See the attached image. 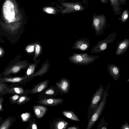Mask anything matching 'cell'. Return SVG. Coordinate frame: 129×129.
<instances>
[{
    "label": "cell",
    "mask_w": 129,
    "mask_h": 129,
    "mask_svg": "<svg viewBox=\"0 0 129 129\" xmlns=\"http://www.w3.org/2000/svg\"><path fill=\"white\" fill-rule=\"evenodd\" d=\"M101 2L103 4H106L108 2L109 0H100Z\"/></svg>",
    "instance_id": "obj_40"
},
{
    "label": "cell",
    "mask_w": 129,
    "mask_h": 129,
    "mask_svg": "<svg viewBox=\"0 0 129 129\" xmlns=\"http://www.w3.org/2000/svg\"><path fill=\"white\" fill-rule=\"evenodd\" d=\"M68 124V123L63 120L57 121L55 125V129H62L65 128Z\"/></svg>",
    "instance_id": "obj_18"
},
{
    "label": "cell",
    "mask_w": 129,
    "mask_h": 129,
    "mask_svg": "<svg viewBox=\"0 0 129 129\" xmlns=\"http://www.w3.org/2000/svg\"><path fill=\"white\" fill-rule=\"evenodd\" d=\"M120 4L122 6L125 5L126 2V0H119Z\"/></svg>",
    "instance_id": "obj_32"
},
{
    "label": "cell",
    "mask_w": 129,
    "mask_h": 129,
    "mask_svg": "<svg viewBox=\"0 0 129 129\" xmlns=\"http://www.w3.org/2000/svg\"><path fill=\"white\" fill-rule=\"evenodd\" d=\"M33 109L36 116L39 118L42 117L47 110V109L45 107L41 106H34Z\"/></svg>",
    "instance_id": "obj_9"
},
{
    "label": "cell",
    "mask_w": 129,
    "mask_h": 129,
    "mask_svg": "<svg viewBox=\"0 0 129 129\" xmlns=\"http://www.w3.org/2000/svg\"><path fill=\"white\" fill-rule=\"evenodd\" d=\"M28 78V77H5L0 79V82L10 83H18Z\"/></svg>",
    "instance_id": "obj_12"
},
{
    "label": "cell",
    "mask_w": 129,
    "mask_h": 129,
    "mask_svg": "<svg viewBox=\"0 0 129 129\" xmlns=\"http://www.w3.org/2000/svg\"><path fill=\"white\" fill-rule=\"evenodd\" d=\"M129 17V11L127 9H125L122 12L120 16V18L122 22H125L128 18Z\"/></svg>",
    "instance_id": "obj_20"
},
{
    "label": "cell",
    "mask_w": 129,
    "mask_h": 129,
    "mask_svg": "<svg viewBox=\"0 0 129 129\" xmlns=\"http://www.w3.org/2000/svg\"><path fill=\"white\" fill-rule=\"evenodd\" d=\"M22 24V21L17 23L6 24L4 23L3 27L7 30L11 32H14L19 29Z\"/></svg>",
    "instance_id": "obj_13"
},
{
    "label": "cell",
    "mask_w": 129,
    "mask_h": 129,
    "mask_svg": "<svg viewBox=\"0 0 129 129\" xmlns=\"http://www.w3.org/2000/svg\"><path fill=\"white\" fill-rule=\"evenodd\" d=\"M3 101V99L0 98V111H2L3 110L2 103Z\"/></svg>",
    "instance_id": "obj_33"
},
{
    "label": "cell",
    "mask_w": 129,
    "mask_h": 129,
    "mask_svg": "<svg viewBox=\"0 0 129 129\" xmlns=\"http://www.w3.org/2000/svg\"><path fill=\"white\" fill-rule=\"evenodd\" d=\"M4 51L2 48L0 47V57L2 56L4 54Z\"/></svg>",
    "instance_id": "obj_34"
},
{
    "label": "cell",
    "mask_w": 129,
    "mask_h": 129,
    "mask_svg": "<svg viewBox=\"0 0 129 129\" xmlns=\"http://www.w3.org/2000/svg\"><path fill=\"white\" fill-rule=\"evenodd\" d=\"M113 75H114V79L115 80V75H116V77L117 78L118 76H117V75H118L119 71L118 70L117 68L116 67H114L113 69ZM118 79V78H117Z\"/></svg>",
    "instance_id": "obj_28"
},
{
    "label": "cell",
    "mask_w": 129,
    "mask_h": 129,
    "mask_svg": "<svg viewBox=\"0 0 129 129\" xmlns=\"http://www.w3.org/2000/svg\"><path fill=\"white\" fill-rule=\"evenodd\" d=\"M104 91L103 86L100 85V87L95 91L91 98L90 107L91 109L94 110L93 112L97 107L98 103L101 99Z\"/></svg>",
    "instance_id": "obj_5"
},
{
    "label": "cell",
    "mask_w": 129,
    "mask_h": 129,
    "mask_svg": "<svg viewBox=\"0 0 129 129\" xmlns=\"http://www.w3.org/2000/svg\"><path fill=\"white\" fill-rule=\"evenodd\" d=\"M79 128V127H77V126H70L67 128L68 129H78Z\"/></svg>",
    "instance_id": "obj_38"
},
{
    "label": "cell",
    "mask_w": 129,
    "mask_h": 129,
    "mask_svg": "<svg viewBox=\"0 0 129 129\" xmlns=\"http://www.w3.org/2000/svg\"><path fill=\"white\" fill-rule=\"evenodd\" d=\"M114 13L119 15L121 12V8L119 0H109Z\"/></svg>",
    "instance_id": "obj_8"
},
{
    "label": "cell",
    "mask_w": 129,
    "mask_h": 129,
    "mask_svg": "<svg viewBox=\"0 0 129 129\" xmlns=\"http://www.w3.org/2000/svg\"><path fill=\"white\" fill-rule=\"evenodd\" d=\"M30 116V113L26 112L22 114L21 115V117L23 121H26L28 120Z\"/></svg>",
    "instance_id": "obj_24"
},
{
    "label": "cell",
    "mask_w": 129,
    "mask_h": 129,
    "mask_svg": "<svg viewBox=\"0 0 129 129\" xmlns=\"http://www.w3.org/2000/svg\"><path fill=\"white\" fill-rule=\"evenodd\" d=\"M87 47V46L86 45L83 44L80 47V49L82 50H84L86 49Z\"/></svg>",
    "instance_id": "obj_35"
},
{
    "label": "cell",
    "mask_w": 129,
    "mask_h": 129,
    "mask_svg": "<svg viewBox=\"0 0 129 129\" xmlns=\"http://www.w3.org/2000/svg\"><path fill=\"white\" fill-rule=\"evenodd\" d=\"M35 47V44L28 45L26 47L25 50L28 53H32L34 51Z\"/></svg>",
    "instance_id": "obj_25"
},
{
    "label": "cell",
    "mask_w": 129,
    "mask_h": 129,
    "mask_svg": "<svg viewBox=\"0 0 129 129\" xmlns=\"http://www.w3.org/2000/svg\"><path fill=\"white\" fill-rule=\"evenodd\" d=\"M29 99L25 96H22L20 97L16 103L18 104H20L29 100Z\"/></svg>",
    "instance_id": "obj_23"
},
{
    "label": "cell",
    "mask_w": 129,
    "mask_h": 129,
    "mask_svg": "<svg viewBox=\"0 0 129 129\" xmlns=\"http://www.w3.org/2000/svg\"><path fill=\"white\" fill-rule=\"evenodd\" d=\"M126 46V44L125 43H123L121 44L119 46L120 48L122 49L124 48Z\"/></svg>",
    "instance_id": "obj_39"
},
{
    "label": "cell",
    "mask_w": 129,
    "mask_h": 129,
    "mask_svg": "<svg viewBox=\"0 0 129 129\" xmlns=\"http://www.w3.org/2000/svg\"><path fill=\"white\" fill-rule=\"evenodd\" d=\"M62 113L63 114L68 118L76 121H80L79 118L72 111H63Z\"/></svg>",
    "instance_id": "obj_16"
},
{
    "label": "cell",
    "mask_w": 129,
    "mask_h": 129,
    "mask_svg": "<svg viewBox=\"0 0 129 129\" xmlns=\"http://www.w3.org/2000/svg\"><path fill=\"white\" fill-rule=\"evenodd\" d=\"M0 118H1V117H0Z\"/></svg>",
    "instance_id": "obj_43"
},
{
    "label": "cell",
    "mask_w": 129,
    "mask_h": 129,
    "mask_svg": "<svg viewBox=\"0 0 129 129\" xmlns=\"http://www.w3.org/2000/svg\"><path fill=\"white\" fill-rule=\"evenodd\" d=\"M35 53L33 60H35L39 55L41 51V45L38 43L35 44Z\"/></svg>",
    "instance_id": "obj_21"
},
{
    "label": "cell",
    "mask_w": 129,
    "mask_h": 129,
    "mask_svg": "<svg viewBox=\"0 0 129 129\" xmlns=\"http://www.w3.org/2000/svg\"><path fill=\"white\" fill-rule=\"evenodd\" d=\"M63 101L62 99L45 98L42 100L40 102L41 104L50 106L58 105L62 103Z\"/></svg>",
    "instance_id": "obj_7"
},
{
    "label": "cell",
    "mask_w": 129,
    "mask_h": 129,
    "mask_svg": "<svg viewBox=\"0 0 129 129\" xmlns=\"http://www.w3.org/2000/svg\"><path fill=\"white\" fill-rule=\"evenodd\" d=\"M7 92L12 94H24V90L22 87H14L10 88H6Z\"/></svg>",
    "instance_id": "obj_14"
},
{
    "label": "cell",
    "mask_w": 129,
    "mask_h": 129,
    "mask_svg": "<svg viewBox=\"0 0 129 129\" xmlns=\"http://www.w3.org/2000/svg\"><path fill=\"white\" fill-rule=\"evenodd\" d=\"M31 128L33 129H37V126L36 124L33 123L31 125Z\"/></svg>",
    "instance_id": "obj_37"
},
{
    "label": "cell",
    "mask_w": 129,
    "mask_h": 129,
    "mask_svg": "<svg viewBox=\"0 0 129 129\" xmlns=\"http://www.w3.org/2000/svg\"><path fill=\"white\" fill-rule=\"evenodd\" d=\"M11 119H6L0 126V129H8L9 128L11 122Z\"/></svg>",
    "instance_id": "obj_22"
},
{
    "label": "cell",
    "mask_w": 129,
    "mask_h": 129,
    "mask_svg": "<svg viewBox=\"0 0 129 129\" xmlns=\"http://www.w3.org/2000/svg\"><path fill=\"white\" fill-rule=\"evenodd\" d=\"M54 91L52 89H50L47 90L45 92V93L48 95H52L54 93Z\"/></svg>",
    "instance_id": "obj_29"
},
{
    "label": "cell",
    "mask_w": 129,
    "mask_h": 129,
    "mask_svg": "<svg viewBox=\"0 0 129 129\" xmlns=\"http://www.w3.org/2000/svg\"><path fill=\"white\" fill-rule=\"evenodd\" d=\"M56 84L61 91L65 93L68 92L70 85L68 81L64 79L57 82Z\"/></svg>",
    "instance_id": "obj_11"
},
{
    "label": "cell",
    "mask_w": 129,
    "mask_h": 129,
    "mask_svg": "<svg viewBox=\"0 0 129 129\" xmlns=\"http://www.w3.org/2000/svg\"><path fill=\"white\" fill-rule=\"evenodd\" d=\"M120 128L122 129H129V125L127 122H125V124L122 125L121 126Z\"/></svg>",
    "instance_id": "obj_30"
},
{
    "label": "cell",
    "mask_w": 129,
    "mask_h": 129,
    "mask_svg": "<svg viewBox=\"0 0 129 129\" xmlns=\"http://www.w3.org/2000/svg\"><path fill=\"white\" fill-rule=\"evenodd\" d=\"M28 63L25 61L18 62L7 68L3 72V74L7 76L11 74H16L21 69L26 67Z\"/></svg>",
    "instance_id": "obj_4"
},
{
    "label": "cell",
    "mask_w": 129,
    "mask_h": 129,
    "mask_svg": "<svg viewBox=\"0 0 129 129\" xmlns=\"http://www.w3.org/2000/svg\"><path fill=\"white\" fill-rule=\"evenodd\" d=\"M107 92L104 93L103 98L99 106L94 111L88 123L86 129H90L98 120L105 107L106 102Z\"/></svg>",
    "instance_id": "obj_3"
},
{
    "label": "cell",
    "mask_w": 129,
    "mask_h": 129,
    "mask_svg": "<svg viewBox=\"0 0 129 129\" xmlns=\"http://www.w3.org/2000/svg\"><path fill=\"white\" fill-rule=\"evenodd\" d=\"M83 4L86 6H89V3L87 0H82Z\"/></svg>",
    "instance_id": "obj_36"
},
{
    "label": "cell",
    "mask_w": 129,
    "mask_h": 129,
    "mask_svg": "<svg viewBox=\"0 0 129 129\" xmlns=\"http://www.w3.org/2000/svg\"><path fill=\"white\" fill-rule=\"evenodd\" d=\"M49 66L48 63H44L41 69L35 73L33 74L29 77L36 76H42L47 72Z\"/></svg>",
    "instance_id": "obj_15"
},
{
    "label": "cell",
    "mask_w": 129,
    "mask_h": 129,
    "mask_svg": "<svg viewBox=\"0 0 129 129\" xmlns=\"http://www.w3.org/2000/svg\"><path fill=\"white\" fill-rule=\"evenodd\" d=\"M107 47V44L105 43L103 44L101 46V49L102 50H105Z\"/></svg>",
    "instance_id": "obj_31"
},
{
    "label": "cell",
    "mask_w": 129,
    "mask_h": 129,
    "mask_svg": "<svg viewBox=\"0 0 129 129\" xmlns=\"http://www.w3.org/2000/svg\"><path fill=\"white\" fill-rule=\"evenodd\" d=\"M19 97L20 96L19 95L16 94L11 96L10 99L13 103H15L17 102Z\"/></svg>",
    "instance_id": "obj_27"
},
{
    "label": "cell",
    "mask_w": 129,
    "mask_h": 129,
    "mask_svg": "<svg viewBox=\"0 0 129 129\" xmlns=\"http://www.w3.org/2000/svg\"><path fill=\"white\" fill-rule=\"evenodd\" d=\"M58 3L60 5L56 4L57 6L59 8L58 12L63 14L82 11L86 8L81 2H67L59 1Z\"/></svg>",
    "instance_id": "obj_2"
},
{
    "label": "cell",
    "mask_w": 129,
    "mask_h": 129,
    "mask_svg": "<svg viewBox=\"0 0 129 129\" xmlns=\"http://www.w3.org/2000/svg\"><path fill=\"white\" fill-rule=\"evenodd\" d=\"M36 65V63H34L30 64L26 72V77L29 78L30 76L33 74L35 70Z\"/></svg>",
    "instance_id": "obj_19"
},
{
    "label": "cell",
    "mask_w": 129,
    "mask_h": 129,
    "mask_svg": "<svg viewBox=\"0 0 129 129\" xmlns=\"http://www.w3.org/2000/svg\"><path fill=\"white\" fill-rule=\"evenodd\" d=\"M15 6L13 2L11 0H7L4 3L2 8V15L4 23H14L22 19V15Z\"/></svg>",
    "instance_id": "obj_1"
},
{
    "label": "cell",
    "mask_w": 129,
    "mask_h": 129,
    "mask_svg": "<svg viewBox=\"0 0 129 129\" xmlns=\"http://www.w3.org/2000/svg\"><path fill=\"white\" fill-rule=\"evenodd\" d=\"M43 11L47 14L56 15L58 12V9L51 6H46L43 8Z\"/></svg>",
    "instance_id": "obj_17"
},
{
    "label": "cell",
    "mask_w": 129,
    "mask_h": 129,
    "mask_svg": "<svg viewBox=\"0 0 129 129\" xmlns=\"http://www.w3.org/2000/svg\"><path fill=\"white\" fill-rule=\"evenodd\" d=\"M48 82L49 80H46L39 83L32 89L31 93H36L41 91L46 88Z\"/></svg>",
    "instance_id": "obj_10"
},
{
    "label": "cell",
    "mask_w": 129,
    "mask_h": 129,
    "mask_svg": "<svg viewBox=\"0 0 129 129\" xmlns=\"http://www.w3.org/2000/svg\"><path fill=\"white\" fill-rule=\"evenodd\" d=\"M7 87L6 84L0 82V93L7 92L6 89Z\"/></svg>",
    "instance_id": "obj_26"
},
{
    "label": "cell",
    "mask_w": 129,
    "mask_h": 129,
    "mask_svg": "<svg viewBox=\"0 0 129 129\" xmlns=\"http://www.w3.org/2000/svg\"><path fill=\"white\" fill-rule=\"evenodd\" d=\"M67 0H57L58 1H62V2H65Z\"/></svg>",
    "instance_id": "obj_41"
},
{
    "label": "cell",
    "mask_w": 129,
    "mask_h": 129,
    "mask_svg": "<svg viewBox=\"0 0 129 129\" xmlns=\"http://www.w3.org/2000/svg\"><path fill=\"white\" fill-rule=\"evenodd\" d=\"M0 37H1L0 34Z\"/></svg>",
    "instance_id": "obj_42"
},
{
    "label": "cell",
    "mask_w": 129,
    "mask_h": 129,
    "mask_svg": "<svg viewBox=\"0 0 129 129\" xmlns=\"http://www.w3.org/2000/svg\"><path fill=\"white\" fill-rule=\"evenodd\" d=\"M92 20V24L96 28H102L106 24V18L104 14L98 15L94 13Z\"/></svg>",
    "instance_id": "obj_6"
}]
</instances>
